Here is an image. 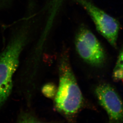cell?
I'll return each instance as SVG.
<instances>
[{"label":"cell","mask_w":123,"mask_h":123,"mask_svg":"<svg viewBox=\"0 0 123 123\" xmlns=\"http://www.w3.org/2000/svg\"><path fill=\"white\" fill-rule=\"evenodd\" d=\"M59 84L54 97L56 110L69 122H75L85 104V99L70 63L67 51L59 62Z\"/></svg>","instance_id":"cell-1"},{"label":"cell","mask_w":123,"mask_h":123,"mask_svg":"<svg viewBox=\"0 0 123 123\" xmlns=\"http://www.w3.org/2000/svg\"><path fill=\"white\" fill-rule=\"evenodd\" d=\"M29 29L28 24L19 28L0 53V110L12 91L13 75L18 66L20 56L28 42Z\"/></svg>","instance_id":"cell-2"},{"label":"cell","mask_w":123,"mask_h":123,"mask_svg":"<svg viewBox=\"0 0 123 123\" xmlns=\"http://www.w3.org/2000/svg\"><path fill=\"white\" fill-rule=\"evenodd\" d=\"M75 45L77 52L86 63L101 67L106 60V54L95 36L84 26L79 28L76 36Z\"/></svg>","instance_id":"cell-3"},{"label":"cell","mask_w":123,"mask_h":123,"mask_svg":"<svg viewBox=\"0 0 123 123\" xmlns=\"http://www.w3.org/2000/svg\"><path fill=\"white\" fill-rule=\"evenodd\" d=\"M76 0L89 14L98 31L112 46L116 48L120 30L118 22L88 0Z\"/></svg>","instance_id":"cell-4"},{"label":"cell","mask_w":123,"mask_h":123,"mask_svg":"<svg viewBox=\"0 0 123 123\" xmlns=\"http://www.w3.org/2000/svg\"><path fill=\"white\" fill-rule=\"evenodd\" d=\"M95 93L110 122H123V102L115 88L108 84H101L96 88Z\"/></svg>","instance_id":"cell-5"},{"label":"cell","mask_w":123,"mask_h":123,"mask_svg":"<svg viewBox=\"0 0 123 123\" xmlns=\"http://www.w3.org/2000/svg\"><path fill=\"white\" fill-rule=\"evenodd\" d=\"M57 88L53 84L49 83L44 86L43 88V92L48 98H54L57 93Z\"/></svg>","instance_id":"cell-6"},{"label":"cell","mask_w":123,"mask_h":123,"mask_svg":"<svg viewBox=\"0 0 123 123\" xmlns=\"http://www.w3.org/2000/svg\"><path fill=\"white\" fill-rule=\"evenodd\" d=\"M112 77L115 82L123 81V71L118 68L115 67L113 72Z\"/></svg>","instance_id":"cell-7"},{"label":"cell","mask_w":123,"mask_h":123,"mask_svg":"<svg viewBox=\"0 0 123 123\" xmlns=\"http://www.w3.org/2000/svg\"><path fill=\"white\" fill-rule=\"evenodd\" d=\"M22 122H37V119L32 115L28 114H24L21 116L19 120Z\"/></svg>","instance_id":"cell-8"},{"label":"cell","mask_w":123,"mask_h":123,"mask_svg":"<svg viewBox=\"0 0 123 123\" xmlns=\"http://www.w3.org/2000/svg\"><path fill=\"white\" fill-rule=\"evenodd\" d=\"M115 67L118 68L123 71V49L119 54Z\"/></svg>","instance_id":"cell-9"},{"label":"cell","mask_w":123,"mask_h":123,"mask_svg":"<svg viewBox=\"0 0 123 123\" xmlns=\"http://www.w3.org/2000/svg\"><path fill=\"white\" fill-rule=\"evenodd\" d=\"M51 2L57 6H61L63 4L64 0H51Z\"/></svg>","instance_id":"cell-10"},{"label":"cell","mask_w":123,"mask_h":123,"mask_svg":"<svg viewBox=\"0 0 123 123\" xmlns=\"http://www.w3.org/2000/svg\"><path fill=\"white\" fill-rule=\"evenodd\" d=\"M11 0H0V6L6 5Z\"/></svg>","instance_id":"cell-11"}]
</instances>
